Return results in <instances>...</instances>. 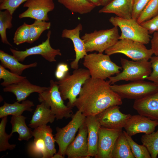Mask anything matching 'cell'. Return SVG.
I'll return each instance as SVG.
<instances>
[{"label": "cell", "instance_id": "cell-4", "mask_svg": "<svg viewBox=\"0 0 158 158\" xmlns=\"http://www.w3.org/2000/svg\"><path fill=\"white\" fill-rule=\"evenodd\" d=\"M118 27L114 26L109 29L95 30L85 33L81 37L85 46L86 51H96L103 53L114 45L119 40Z\"/></svg>", "mask_w": 158, "mask_h": 158}, {"label": "cell", "instance_id": "cell-17", "mask_svg": "<svg viewBox=\"0 0 158 158\" xmlns=\"http://www.w3.org/2000/svg\"><path fill=\"white\" fill-rule=\"evenodd\" d=\"M87 134V128L84 123L66 149L65 154L68 158H86L88 152Z\"/></svg>", "mask_w": 158, "mask_h": 158}, {"label": "cell", "instance_id": "cell-42", "mask_svg": "<svg viewBox=\"0 0 158 158\" xmlns=\"http://www.w3.org/2000/svg\"><path fill=\"white\" fill-rule=\"evenodd\" d=\"M151 49L155 55H158V31L153 33L151 39Z\"/></svg>", "mask_w": 158, "mask_h": 158}, {"label": "cell", "instance_id": "cell-28", "mask_svg": "<svg viewBox=\"0 0 158 158\" xmlns=\"http://www.w3.org/2000/svg\"><path fill=\"white\" fill-rule=\"evenodd\" d=\"M135 158L123 131L116 142L112 154V158Z\"/></svg>", "mask_w": 158, "mask_h": 158}, {"label": "cell", "instance_id": "cell-19", "mask_svg": "<svg viewBox=\"0 0 158 158\" xmlns=\"http://www.w3.org/2000/svg\"><path fill=\"white\" fill-rule=\"evenodd\" d=\"M47 88L31 83L26 78L18 83L4 87V92L13 93L16 96L17 102H20L25 100L30 95L36 92L40 94Z\"/></svg>", "mask_w": 158, "mask_h": 158}, {"label": "cell", "instance_id": "cell-24", "mask_svg": "<svg viewBox=\"0 0 158 158\" xmlns=\"http://www.w3.org/2000/svg\"><path fill=\"white\" fill-rule=\"evenodd\" d=\"M34 105L33 102L29 100H24L21 103L17 102L10 104L4 102V105L0 107V118L10 115H22L25 111L32 112L33 110L32 107Z\"/></svg>", "mask_w": 158, "mask_h": 158}, {"label": "cell", "instance_id": "cell-6", "mask_svg": "<svg viewBox=\"0 0 158 158\" xmlns=\"http://www.w3.org/2000/svg\"><path fill=\"white\" fill-rule=\"evenodd\" d=\"M49 82V86L39 94L38 101L40 103L44 102L50 107L57 120L71 118L72 108L64 104L57 81L51 80Z\"/></svg>", "mask_w": 158, "mask_h": 158}, {"label": "cell", "instance_id": "cell-9", "mask_svg": "<svg viewBox=\"0 0 158 158\" xmlns=\"http://www.w3.org/2000/svg\"><path fill=\"white\" fill-rule=\"evenodd\" d=\"M111 89L123 99L136 100L158 91V85L151 81L138 80L121 85L114 84Z\"/></svg>", "mask_w": 158, "mask_h": 158}, {"label": "cell", "instance_id": "cell-34", "mask_svg": "<svg viewBox=\"0 0 158 158\" xmlns=\"http://www.w3.org/2000/svg\"><path fill=\"white\" fill-rule=\"evenodd\" d=\"M130 146L132 152L136 158H151L150 154L146 147L143 144L139 145L135 142L131 136L125 131H123Z\"/></svg>", "mask_w": 158, "mask_h": 158}, {"label": "cell", "instance_id": "cell-15", "mask_svg": "<svg viewBox=\"0 0 158 158\" xmlns=\"http://www.w3.org/2000/svg\"><path fill=\"white\" fill-rule=\"evenodd\" d=\"M157 126L158 121L138 114L131 115L124 128L127 134L132 137L139 133L150 134Z\"/></svg>", "mask_w": 158, "mask_h": 158}, {"label": "cell", "instance_id": "cell-5", "mask_svg": "<svg viewBox=\"0 0 158 158\" xmlns=\"http://www.w3.org/2000/svg\"><path fill=\"white\" fill-rule=\"evenodd\" d=\"M120 62L123 70L115 76L109 78L111 85L121 80H144L152 71L151 63L149 61H130L121 58Z\"/></svg>", "mask_w": 158, "mask_h": 158}, {"label": "cell", "instance_id": "cell-41", "mask_svg": "<svg viewBox=\"0 0 158 158\" xmlns=\"http://www.w3.org/2000/svg\"><path fill=\"white\" fill-rule=\"evenodd\" d=\"M69 68L67 64L64 63H59L55 72V77L59 80L63 78L69 72Z\"/></svg>", "mask_w": 158, "mask_h": 158}, {"label": "cell", "instance_id": "cell-33", "mask_svg": "<svg viewBox=\"0 0 158 158\" xmlns=\"http://www.w3.org/2000/svg\"><path fill=\"white\" fill-rule=\"evenodd\" d=\"M0 123V151H5L8 150H12L16 146L15 144H10L9 139L12 136L10 133L8 135L5 131V128L7 121V116L1 118Z\"/></svg>", "mask_w": 158, "mask_h": 158}, {"label": "cell", "instance_id": "cell-22", "mask_svg": "<svg viewBox=\"0 0 158 158\" xmlns=\"http://www.w3.org/2000/svg\"><path fill=\"white\" fill-rule=\"evenodd\" d=\"M37 105L29 126L35 129L48 123H52L55 116L51 111L50 107L44 102Z\"/></svg>", "mask_w": 158, "mask_h": 158}, {"label": "cell", "instance_id": "cell-27", "mask_svg": "<svg viewBox=\"0 0 158 158\" xmlns=\"http://www.w3.org/2000/svg\"><path fill=\"white\" fill-rule=\"evenodd\" d=\"M70 11L80 14L90 12L96 6L87 0H57Z\"/></svg>", "mask_w": 158, "mask_h": 158}, {"label": "cell", "instance_id": "cell-40", "mask_svg": "<svg viewBox=\"0 0 158 158\" xmlns=\"http://www.w3.org/2000/svg\"><path fill=\"white\" fill-rule=\"evenodd\" d=\"M150 0H133L132 18L137 20Z\"/></svg>", "mask_w": 158, "mask_h": 158}, {"label": "cell", "instance_id": "cell-8", "mask_svg": "<svg viewBox=\"0 0 158 158\" xmlns=\"http://www.w3.org/2000/svg\"><path fill=\"white\" fill-rule=\"evenodd\" d=\"M109 22L114 26L118 27L121 31L119 40L129 39L148 44L151 37L148 31L139 23L137 20L131 18L125 19L118 16H112Z\"/></svg>", "mask_w": 158, "mask_h": 158}, {"label": "cell", "instance_id": "cell-30", "mask_svg": "<svg viewBox=\"0 0 158 158\" xmlns=\"http://www.w3.org/2000/svg\"><path fill=\"white\" fill-rule=\"evenodd\" d=\"M140 140L148 151L151 158H156L158 155V129L151 133L142 135Z\"/></svg>", "mask_w": 158, "mask_h": 158}, {"label": "cell", "instance_id": "cell-47", "mask_svg": "<svg viewBox=\"0 0 158 158\" xmlns=\"http://www.w3.org/2000/svg\"><path fill=\"white\" fill-rule=\"evenodd\" d=\"M4 0H0V3H2L4 1Z\"/></svg>", "mask_w": 158, "mask_h": 158}, {"label": "cell", "instance_id": "cell-31", "mask_svg": "<svg viewBox=\"0 0 158 158\" xmlns=\"http://www.w3.org/2000/svg\"><path fill=\"white\" fill-rule=\"evenodd\" d=\"M51 26L50 22L35 20L33 23L30 25V36L27 42L33 43L38 39L42 32L49 29Z\"/></svg>", "mask_w": 158, "mask_h": 158}, {"label": "cell", "instance_id": "cell-13", "mask_svg": "<svg viewBox=\"0 0 158 158\" xmlns=\"http://www.w3.org/2000/svg\"><path fill=\"white\" fill-rule=\"evenodd\" d=\"M28 9L19 14V18H30L35 20L48 21V13L55 8L53 0H28L23 4Z\"/></svg>", "mask_w": 158, "mask_h": 158}, {"label": "cell", "instance_id": "cell-21", "mask_svg": "<svg viewBox=\"0 0 158 158\" xmlns=\"http://www.w3.org/2000/svg\"><path fill=\"white\" fill-rule=\"evenodd\" d=\"M133 0H112L100 9L99 13H113L125 19L132 18Z\"/></svg>", "mask_w": 158, "mask_h": 158}, {"label": "cell", "instance_id": "cell-38", "mask_svg": "<svg viewBox=\"0 0 158 158\" xmlns=\"http://www.w3.org/2000/svg\"><path fill=\"white\" fill-rule=\"evenodd\" d=\"M28 0H4L0 3L1 10H7L13 15L14 12L20 5Z\"/></svg>", "mask_w": 158, "mask_h": 158}, {"label": "cell", "instance_id": "cell-3", "mask_svg": "<svg viewBox=\"0 0 158 158\" xmlns=\"http://www.w3.org/2000/svg\"><path fill=\"white\" fill-rule=\"evenodd\" d=\"M109 56L96 52L85 56L83 64L89 71L91 78L105 80L121 72V67L112 61Z\"/></svg>", "mask_w": 158, "mask_h": 158}, {"label": "cell", "instance_id": "cell-29", "mask_svg": "<svg viewBox=\"0 0 158 158\" xmlns=\"http://www.w3.org/2000/svg\"><path fill=\"white\" fill-rule=\"evenodd\" d=\"M33 141L28 145V151L29 155L33 157L48 158L45 143L41 137L35 136Z\"/></svg>", "mask_w": 158, "mask_h": 158}, {"label": "cell", "instance_id": "cell-14", "mask_svg": "<svg viewBox=\"0 0 158 158\" xmlns=\"http://www.w3.org/2000/svg\"><path fill=\"white\" fill-rule=\"evenodd\" d=\"M118 105L110 107L96 116L101 126L122 129L131 115L122 113Z\"/></svg>", "mask_w": 158, "mask_h": 158}, {"label": "cell", "instance_id": "cell-35", "mask_svg": "<svg viewBox=\"0 0 158 158\" xmlns=\"http://www.w3.org/2000/svg\"><path fill=\"white\" fill-rule=\"evenodd\" d=\"M25 78H26L25 76H21L8 71L0 65V79L3 80L1 83L2 86L5 87L16 84Z\"/></svg>", "mask_w": 158, "mask_h": 158}, {"label": "cell", "instance_id": "cell-46", "mask_svg": "<svg viewBox=\"0 0 158 158\" xmlns=\"http://www.w3.org/2000/svg\"><path fill=\"white\" fill-rule=\"evenodd\" d=\"M112 0H103L102 6H104L106 5Z\"/></svg>", "mask_w": 158, "mask_h": 158}, {"label": "cell", "instance_id": "cell-37", "mask_svg": "<svg viewBox=\"0 0 158 158\" xmlns=\"http://www.w3.org/2000/svg\"><path fill=\"white\" fill-rule=\"evenodd\" d=\"M30 25L24 22L15 32L13 38V43L18 45L27 42L30 36Z\"/></svg>", "mask_w": 158, "mask_h": 158}, {"label": "cell", "instance_id": "cell-36", "mask_svg": "<svg viewBox=\"0 0 158 158\" xmlns=\"http://www.w3.org/2000/svg\"><path fill=\"white\" fill-rule=\"evenodd\" d=\"M158 13V0H150L137 20L140 24L152 19Z\"/></svg>", "mask_w": 158, "mask_h": 158}, {"label": "cell", "instance_id": "cell-7", "mask_svg": "<svg viewBox=\"0 0 158 158\" xmlns=\"http://www.w3.org/2000/svg\"><path fill=\"white\" fill-rule=\"evenodd\" d=\"M104 52L109 56L116 54H122L134 61H148L153 54L152 49H147L144 44L127 39H119Z\"/></svg>", "mask_w": 158, "mask_h": 158}, {"label": "cell", "instance_id": "cell-32", "mask_svg": "<svg viewBox=\"0 0 158 158\" xmlns=\"http://www.w3.org/2000/svg\"><path fill=\"white\" fill-rule=\"evenodd\" d=\"M12 15L7 10L0 11V35L2 42L4 44L12 45L8 41L6 35L7 29H10L12 27Z\"/></svg>", "mask_w": 158, "mask_h": 158}, {"label": "cell", "instance_id": "cell-10", "mask_svg": "<svg viewBox=\"0 0 158 158\" xmlns=\"http://www.w3.org/2000/svg\"><path fill=\"white\" fill-rule=\"evenodd\" d=\"M71 118V120L64 127L56 128L54 138L59 147L58 153L64 157L67 147L75 139L77 132L84 123L86 116L78 110Z\"/></svg>", "mask_w": 158, "mask_h": 158}, {"label": "cell", "instance_id": "cell-25", "mask_svg": "<svg viewBox=\"0 0 158 158\" xmlns=\"http://www.w3.org/2000/svg\"><path fill=\"white\" fill-rule=\"evenodd\" d=\"M53 130L49 126L44 125L34 129L33 137L41 138L44 141L46 147L48 158H51L56 153L55 148V140L52 134Z\"/></svg>", "mask_w": 158, "mask_h": 158}, {"label": "cell", "instance_id": "cell-23", "mask_svg": "<svg viewBox=\"0 0 158 158\" xmlns=\"http://www.w3.org/2000/svg\"><path fill=\"white\" fill-rule=\"evenodd\" d=\"M0 61L1 65L5 68H7L11 72L21 75L25 69L35 67L37 65L35 62L29 64H23L13 55H10L2 50H0Z\"/></svg>", "mask_w": 158, "mask_h": 158}, {"label": "cell", "instance_id": "cell-39", "mask_svg": "<svg viewBox=\"0 0 158 158\" xmlns=\"http://www.w3.org/2000/svg\"><path fill=\"white\" fill-rule=\"evenodd\" d=\"M150 60L152 71L146 79L158 85V55L152 56Z\"/></svg>", "mask_w": 158, "mask_h": 158}, {"label": "cell", "instance_id": "cell-2", "mask_svg": "<svg viewBox=\"0 0 158 158\" xmlns=\"http://www.w3.org/2000/svg\"><path fill=\"white\" fill-rule=\"evenodd\" d=\"M90 77L87 69L78 68L74 70L72 74L68 72L63 78L57 81L63 100H68V106L73 107L83 84Z\"/></svg>", "mask_w": 158, "mask_h": 158}, {"label": "cell", "instance_id": "cell-44", "mask_svg": "<svg viewBox=\"0 0 158 158\" xmlns=\"http://www.w3.org/2000/svg\"><path fill=\"white\" fill-rule=\"evenodd\" d=\"M149 20L156 26L158 30V13L155 16Z\"/></svg>", "mask_w": 158, "mask_h": 158}, {"label": "cell", "instance_id": "cell-16", "mask_svg": "<svg viewBox=\"0 0 158 158\" xmlns=\"http://www.w3.org/2000/svg\"><path fill=\"white\" fill-rule=\"evenodd\" d=\"M82 29V25L80 23L75 28L72 29H65L62 32V37L69 39L73 43L75 58L71 63L70 66L71 68L74 70L79 68V61L87 54L84 42L80 37V32Z\"/></svg>", "mask_w": 158, "mask_h": 158}, {"label": "cell", "instance_id": "cell-1", "mask_svg": "<svg viewBox=\"0 0 158 158\" xmlns=\"http://www.w3.org/2000/svg\"><path fill=\"white\" fill-rule=\"evenodd\" d=\"M108 80L91 77L83 84L73 104L86 117L96 116L108 107L122 104V99L111 88Z\"/></svg>", "mask_w": 158, "mask_h": 158}, {"label": "cell", "instance_id": "cell-12", "mask_svg": "<svg viewBox=\"0 0 158 158\" xmlns=\"http://www.w3.org/2000/svg\"><path fill=\"white\" fill-rule=\"evenodd\" d=\"M122 129H110L101 126L98 132V152L95 158H112V154Z\"/></svg>", "mask_w": 158, "mask_h": 158}, {"label": "cell", "instance_id": "cell-26", "mask_svg": "<svg viewBox=\"0 0 158 158\" xmlns=\"http://www.w3.org/2000/svg\"><path fill=\"white\" fill-rule=\"evenodd\" d=\"M26 118L22 115L12 116L11 118L12 130L10 134L13 135L14 133L17 132L19 135L18 140L19 141H28L33 136V131L25 123Z\"/></svg>", "mask_w": 158, "mask_h": 158}, {"label": "cell", "instance_id": "cell-43", "mask_svg": "<svg viewBox=\"0 0 158 158\" xmlns=\"http://www.w3.org/2000/svg\"><path fill=\"white\" fill-rule=\"evenodd\" d=\"M96 6H102L103 0H87Z\"/></svg>", "mask_w": 158, "mask_h": 158}, {"label": "cell", "instance_id": "cell-11", "mask_svg": "<svg viewBox=\"0 0 158 158\" xmlns=\"http://www.w3.org/2000/svg\"><path fill=\"white\" fill-rule=\"evenodd\" d=\"M51 31L49 30L47 34L46 40L41 44L37 46L26 49L25 50L19 51L10 48L13 55L19 62L23 61L26 58L33 55H40L49 62L56 61V56H61L60 49L52 48L50 43Z\"/></svg>", "mask_w": 158, "mask_h": 158}, {"label": "cell", "instance_id": "cell-45", "mask_svg": "<svg viewBox=\"0 0 158 158\" xmlns=\"http://www.w3.org/2000/svg\"><path fill=\"white\" fill-rule=\"evenodd\" d=\"M64 157L58 153L54 154L51 158H64Z\"/></svg>", "mask_w": 158, "mask_h": 158}, {"label": "cell", "instance_id": "cell-20", "mask_svg": "<svg viewBox=\"0 0 158 158\" xmlns=\"http://www.w3.org/2000/svg\"><path fill=\"white\" fill-rule=\"evenodd\" d=\"M84 123L88 133V152L86 158L95 157L97 153L98 132L101 126L96 116H86Z\"/></svg>", "mask_w": 158, "mask_h": 158}, {"label": "cell", "instance_id": "cell-18", "mask_svg": "<svg viewBox=\"0 0 158 158\" xmlns=\"http://www.w3.org/2000/svg\"><path fill=\"white\" fill-rule=\"evenodd\" d=\"M133 107L138 114L158 121V91L135 100Z\"/></svg>", "mask_w": 158, "mask_h": 158}]
</instances>
